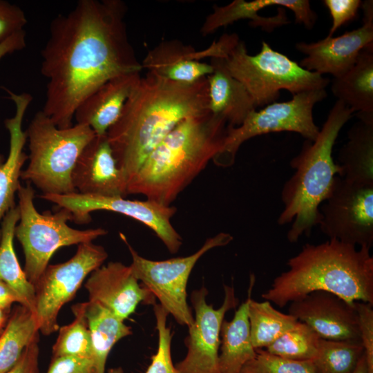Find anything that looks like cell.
<instances>
[{"label": "cell", "instance_id": "22", "mask_svg": "<svg viewBox=\"0 0 373 373\" xmlns=\"http://www.w3.org/2000/svg\"><path fill=\"white\" fill-rule=\"evenodd\" d=\"M211 64L213 71L207 77L209 111L222 117L227 126L237 127L256 109L254 102L245 87L229 73L223 59L212 58Z\"/></svg>", "mask_w": 373, "mask_h": 373}, {"label": "cell", "instance_id": "45", "mask_svg": "<svg viewBox=\"0 0 373 373\" xmlns=\"http://www.w3.org/2000/svg\"><path fill=\"white\" fill-rule=\"evenodd\" d=\"M107 373H124V371L121 367H118L110 369Z\"/></svg>", "mask_w": 373, "mask_h": 373}, {"label": "cell", "instance_id": "38", "mask_svg": "<svg viewBox=\"0 0 373 373\" xmlns=\"http://www.w3.org/2000/svg\"><path fill=\"white\" fill-rule=\"evenodd\" d=\"M323 2L332 19L328 37H332L340 27L353 20L362 5L360 0H324Z\"/></svg>", "mask_w": 373, "mask_h": 373}, {"label": "cell", "instance_id": "40", "mask_svg": "<svg viewBox=\"0 0 373 373\" xmlns=\"http://www.w3.org/2000/svg\"><path fill=\"white\" fill-rule=\"evenodd\" d=\"M39 337L23 350L17 363L6 373H39Z\"/></svg>", "mask_w": 373, "mask_h": 373}, {"label": "cell", "instance_id": "32", "mask_svg": "<svg viewBox=\"0 0 373 373\" xmlns=\"http://www.w3.org/2000/svg\"><path fill=\"white\" fill-rule=\"evenodd\" d=\"M74 320L59 328V334L52 346V357L64 356L93 358V346L84 313V303L71 307Z\"/></svg>", "mask_w": 373, "mask_h": 373}, {"label": "cell", "instance_id": "18", "mask_svg": "<svg viewBox=\"0 0 373 373\" xmlns=\"http://www.w3.org/2000/svg\"><path fill=\"white\" fill-rule=\"evenodd\" d=\"M76 191L108 197L127 195V180L118 167L106 134L95 135L79 155L72 173Z\"/></svg>", "mask_w": 373, "mask_h": 373}, {"label": "cell", "instance_id": "15", "mask_svg": "<svg viewBox=\"0 0 373 373\" xmlns=\"http://www.w3.org/2000/svg\"><path fill=\"white\" fill-rule=\"evenodd\" d=\"M363 24L360 28L337 37H327L312 43L298 42L296 48L305 55L298 64L302 68L320 75L338 77L356 61L361 51L373 44V1L362 2Z\"/></svg>", "mask_w": 373, "mask_h": 373}, {"label": "cell", "instance_id": "4", "mask_svg": "<svg viewBox=\"0 0 373 373\" xmlns=\"http://www.w3.org/2000/svg\"><path fill=\"white\" fill-rule=\"evenodd\" d=\"M227 128L210 111L182 121L146 158L128 182L127 195L171 206L220 151Z\"/></svg>", "mask_w": 373, "mask_h": 373}, {"label": "cell", "instance_id": "39", "mask_svg": "<svg viewBox=\"0 0 373 373\" xmlns=\"http://www.w3.org/2000/svg\"><path fill=\"white\" fill-rule=\"evenodd\" d=\"M46 373H96L91 358L64 356L52 357Z\"/></svg>", "mask_w": 373, "mask_h": 373}, {"label": "cell", "instance_id": "10", "mask_svg": "<svg viewBox=\"0 0 373 373\" xmlns=\"http://www.w3.org/2000/svg\"><path fill=\"white\" fill-rule=\"evenodd\" d=\"M120 238L126 245L132 258L130 265L137 278L160 301L178 323L189 327L193 316L187 303V283L189 276L198 260L209 250L228 245L231 235L220 232L208 238L194 254L185 257L164 260H151L140 255L128 243L126 236Z\"/></svg>", "mask_w": 373, "mask_h": 373}, {"label": "cell", "instance_id": "27", "mask_svg": "<svg viewBox=\"0 0 373 373\" xmlns=\"http://www.w3.org/2000/svg\"><path fill=\"white\" fill-rule=\"evenodd\" d=\"M84 313L91 336L96 373H105L108 356L122 338L132 334V328L101 304L84 303Z\"/></svg>", "mask_w": 373, "mask_h": 373}, {"label": "cell", "instance_id": "34", "mask_svg": "<svg viewBox=\"0 0 373 373\" xmlns=\"http://www.w3.org/2000/svg\"><path fill=\"white\" fill-rule=\"evenodd\" d=\"M256 356L242 368L240 373H315L312 361H294L256 350Z\"/></svg>", "mask_w": 373, "mask_h": 373}, {"label": "cell", "instance_id": "3", "mask_svg": "<svg viewBox=\"0 0 373 373\" xmlns=\"http://www.w3.org/2000/svg\"><path fill=\"white\" fill-rule=\"evenodd\" d=\"M370 249L329 239L306 244L287 262L288 269L276 276L262 297L279 307L307 294L332 293L351 305H373V257Z\"/></svg>", "mask_w": 373, "mask_h": 373}, {"label": "cell", "instance_id": "41", "mask_svg": "<svg viewBox=\"0 0 373 373\" xmlns=\"http://www.w3.org/2000/svg\"><path fill=\"white\" fill-rule=\"evenodd\" d=\"M26 47L25 30L19 31L0 44V60L8 54L21 50Z\"/></svg>", "mask_w": 373, "mask_h": 373}, {"label": "cell", "instance_id": "14", "mask_svg": "<svg viewBox=\"0 0 373 373\" xmlns=\"http://www.w3.org/2000/svg\"><path fill=\"white\" fill-rule=\"evenodd\" d=\"M224 291L223 303L217 309L207 303L208 291L205 287L191 292L190 301L194 311L193 322L184 340L186 354L175 365L180 373H220L221 325L226 313L235 309L239 302L233 286L224 285Z\"/></svg>", "mask_w": 373, "mask_h": 373}, {"label": "cell", "instance_id": "20", "mask_svg": "<svg viewBox=\"0 0 373 373\" xmlns=\"http://www.w3.org/2000/svg\"><path fill=\"white\" fill-rule=\"evenodd\" d=\"M140 78V73H133L104 84L77 106L73 117L76 124L89 126L95 135H106L119 119Z\"/></svg>", "mask_w": 373, "mask_h": 373}, {"label": "cell", "instance_id": "31", "mask_svg": "<svg viewBox=\"0 0 373 373\" xmlns=\"http://www.w3.org/2000/svg\"><path fill=\"white\" fill-rule=\"evenodd\" d=\"M363 354L360 341L321 338L312 362L315 373H353Z\"/></svg>", "mask_w": 373, "mask_h": 373}, {"label": "cell", "instance_id": "44", "mask_svg": "<svg viewBox=\"0 0 373 373\" xmlns=\"http://www.w3.org/2000/svg\"><path fill=\"white\" fill-rule=\"evenodd\" d=\"M353 373H367V366H366V362L364 357V354L360 359Z\"/></svg>", "mask_w": 373, "mask_h": 373}, {"label": "cell", "instance_id": "1", "mask_svg": "<svg viewBox=\"0 0 373 373\" xmlns=\"http://www.w3.org/2000/svg\"><path fill=\"white\" fill-rule=\"evenodd\" d=\"M119 0H79L50 22L41 51L47 79L43 109L59 128L73 125L77 106L116 77L143 69L131 45Z\"/></svg>", "mask_w": 373, "mask_h": 373}, {"label": "cell", "instance_id": "36", "mask_svg": "<svg viewBox=\"0 0 373 373\" xmlns=\"http://www.w3.org/2000/svg\"><path fill=\"white\" fill-rule=\"evenodd\" d=\"M358 316L360 338L364 349L367 373H373V309L367 303H354Z\"/></svg>", "mask_w": 373, "mask_h": 373}, {"label": "cell", "instance_id": "16", "mask_svg": "<svg viewBox=\"0 0 373 373\" xmlns=\"http://www.w3.org/2000/svg\"><path fill=\"white\" fill-rule=\"evenodd\" d=\"M289 314L322 339L361 342L354 305L332 293L316 291L291 302Z\"/></svg>", "mask_w": 373, "mask_h": 373}, {"label": "cell", "instance_id": "8", "mask_svg": "<svg viewBox=\"0 0 373 373\" xmlns=\"http://www.w3.org/2000/svg\"><path fill=\"white\" fill-rule=\"evenodd\" d=\"M19 220L15 236L21 245L25 257L23 271L35 286L55 252L61 247L93 242L107 233L103 228L79 230L68 225L72 215L61 208L55 213H39L35 207V191L30 183L18 191Z\"/></svg>", "mask_w": 373, "mask_h": 373}, {"label": "cell", "instance_id": "30", "mask_svg": "<svg viewBox=\"0 0 373 373\" xmlns=\"http://www.w3.org/2000/svg\"><path fill=\"white\" fill-rule=\"evenodd\" d=\"M249 321L255 350L266 348L299 322L291 314L276 309L268 300L258 302L252 299L249 305Z\"/></svg>", "mask_w": 373, "mask_h": 373}, {"label": "cell", "instance_id": "42", "mask_svg": "<svg viewBox=\"0 0 373 373\" xmlns=\"http://www.w3.org/2000/svg\"><path fill=\"white\" fill-rule=\"evenodd\" d=\"M21 304L17 294L3 280L0 279V304Z\"/></svg>", "mask_w": 373, "mask_h": 373}, {"label": "cell", "instance_id": "21", "mask_svg": "<svg viewBox=\"0 0 373 373\" xmlns=\"http://www.w3.org/2000/svg\"><path fill=\"white\" fill-rule=\"evenodd\" d=\"M6 90L10 95V99L14 102L16 111L13 117L7 118L4 122L10 135L8 155L5 158L0 154V241L1 221L6 214L16 206L15 198L21 185L19 179L22 167L28 159V155L23 151L27 133L22 128V122L32 99L29 93L18 95Z\"/></svg>", "mask_w": 373, "mask_h": 373}, {"label": "cell", "instance_id": "17", "mask_svg": "<svg viewBox=\"0 0 373 373\" xmlns=\"http://www.w3.org/2000/svg\"><path fill=\"white\" fill-rule=\"evenodd\" d=\"M89 301L104 306L122 321L139 304H156L151 291L135 276L130 265L109 262L94 270L84 285Z\"/></svg>", "mask_w": 373, "mask_h": 373}, {"label": "cell", "instance_id": "2", "mask_svg": "<svg viewBox=\"0 0 373 373\" xmlns=\"http://www.w3.org/2000/svg\"><path fill=\"white\" fill-rule=\"evenodd\" d=\"M207 79L169 80L148 71L106 135L127 185L153 150L182 121L209 111Z\"/></svg>", "mask_w": 373, "mask_h": 373}, {"label": "cell", "instance_id": "13", "mask_svg": "<svg viewBox=\"0 0 373 373\" xmlns=\"http://www.w3.org/2000/svg\"><path fill=\"white\" fill-rule=\"evenodd\" d=\"M318 224L329 239L367 247L373 244V184L337 175L323 202Z\"/></svg>", "mask_w": 373, "mask_h": 373}, {"label": "cell", "instance_id": "9", "mask_svg": "<svg viewBox=\"0 0 373 373\" xmlns=\"http://www.w3.org/2000/svg\"><path fill=\"white\" fill-rule=\"evenodd\" d=\"M327 96L325 89L307 90L294 95L289 101L274 102L253 111L240 126H227L222 148L213 161L220 166H231L245 142L269 133L294 132L314 141L320 129L314 121L313 108Z\"/></svg>", "mask_w": 373, "mask_h": 373}, {"label": "cell", "instance_id": "33", "mask_svg": "<svg viewBox=\"0 0 373 373\" xmlns=\"http://www.w3.org/2000/svg\"><path fill=\"white\" fill-rule=\"evenodd\" d=\"M321 338L306 324L299 321L266 347L269 353L294 361H312Z\"/></svg>", "mask_w": 373, "mask_h": 373}, {"label": "cell", "instance_id": "26", "mask_svg": "<svg viewBox=\"0 0 373 373\" xmlns=\"http://www.w3.org/2000/svg\"><path fill=\"white\" fill-rule=\"evenodd\" d=\"M331 90L354 113L373 114V44L361 51L348 70L334 78Z\"/></svg>", "mask_w": 373, "mask_h": 373}, {"label": "cell", "instance_id": "28", "mask_svg": "<svg viewBox=\"0 0 373 373\" xmlns=\"http://www.w3.org/2000/svg\"><path fill=\"white\" fill-rule=\"evenodd\" d=\"M19 220V211L16 205L6 214L1 223L0 279L17 294L20 305L34 314L35 288L21 269L14 249L15 229Z\"/></svg>", "mask_w": 373, "mask_h": 373}, {"label": "cell", "instance_id": "6", "mask_svg": "<svg viewBox=\"0 0 373 373\" xmlns=\"http://www.w3.org/2000/svg\"><path fill=\"white\" fill-rule=\"evenodd\" d=\"M29 162L21 179L43 194L77 192L72 173L85 146L95 133L88 126L75 124L58 128L42 111L37 112L26 130Z\"/></svg>", "mask_w": 373, "mask_h": 373}, {"label": "cell", "instance_id": "11", "mask_svg": "<svg viewBox=\"0 0 373 373\" xmlns=\"http://www.w3.org/2000/svg\"><path fill=\"white\" fill-rule=\"evenodd\" d=\"M108 254L93 242L78 245L68 260L48 265L34 286V316L39 332L48 336L59 329L57 318L61 307L70 301L85 278L102 265Z\"/></svg>", "mask_w": 373, "mask_h": 373}, {"label": "cell", "instance_id": "19", "mask_svg": "<svg viewBox=\"0 0 373 373\" xmlns=\"http://www.w3.org/2000/svg\"><path fill=\"white\" fill-rule=\"evenodd\" d=\"M303 8L301 0H235L224 6L215 5L213 12L206 17L200 32L205 36L241 19H250L249 25L252 27H260L262 30L271 32L289 23L285 8L298 15Z\"/></svg>", "mask_w": 373, "mask_h": 373}, {"label": "cell", "instance_id": "37", "mask_svg": "<svg viewBox=\"0 0 373 373\" xmlns=\"http://www.w3.org/2000/svg\"><path fill=\"white\" fill-rule=\"evenodd\" d=\"M28 20L18 6L0 0V44L13 34L24 30Z\"/></svg>", "mask_w": 373, "mask_h": 373}, {"label": "cell", "instance_id": "5", "mask_svg": "<svg viewBox=\"0 0 373 373\" xmlns=\"http://www.w3.org/2000/svg\"><path fill=\"white\" fill-rule=\"evenodd\" d=\"M353 113L337 100L316 138L306 140L300 153L290 162L295 171L282 189L283 209L277 222L280 225L291 224L287 233L291 243L296 242L303 234L309 236L319 223V206L327 198L335 177L341 175L332 149L341 128Z\"/></svg>", "mask_w": 373, "mask_h": 373}, {"label": "cell", "instance_id": "25", "mask_svg": "<svg viewBox=\"0 0 373 373\" xmlns=\"http://www.w3.org/2000/svg\"><path fill=\"white\" fill-rule=\"evenodd\" d=\"M254 283L255 276L251 275L247 298L238 307L231 321L224 320L222 323L218 356L220 373H240L243 366L256 356L249 321V305Z\"/></svg>", "mask_w": 373, "mask_h": 373}, {"label": "cell", "instance_id": "12", "mask_svg": "<svg viewBox=\"0 0 373 373\" xmlns=\"http://www.w3.org/2000/svg\"><path fill=\"white\" fill-rule=\"evenodd\" d=\"M41 199L69 211L72 221L84 224L91 220L90 213L104 210L121 213L135 219L151 229L171 254L182 245L181 236L173 227L171 218L176 213L173 206L146 200H128L124 197H108L74 192L68 194H42Z\"/></svg>", "mask_w": 373, "mask_h": 373}, {"label": "cell", "instance_id": "24", "mask_svg": "<svg viewBox=\"0 0 373 373\" xmlns=\"http://www.w3.org/2000/svg\"><path fill=\"white\" fill-rule=\"evenodd\" d=\"M358 121L347 133L338 164L340 177L361 184H373V114L356 113Z\"/></svg>", "mask_w": 373, "mask_h": 373}, {"label": "cell", "instance_id": "7", "mask_svg": "<svg viewBox=\"0 0 373 373\" xmlns=\"http://www.w3.org/2000/svg\"><path fill=\"white\" fill-rule=\"evenodd\" d=\"M223 59L229 73L245 87L256 108L276 102L280 90L294 95L325 89L329 83L328 78L302 68L265 41L259 52L251 55L240 40Z\"/></svg>", "mask_w": 373, "mask_h": 373}, {"label": "cell", "instance_id": "29", "mask_svg": "<svg viewBox=\"0 0 373 373\" xmlns=\"http://www.w3.org/2000/svg\"><path fill=\"white\" fill-rule=\"evenodd\" d=\"M37 337L39 329L34 314L28 308L17 304L12 309L0 336V373L8 372L19 360L25 348Z\"/></svg>", "mask_w": 373, "mask_h": 373}, {"label": "cell", "instance_id": "35", "mask_svg": "<svg viewBox=\"0 0 373 373\" xmlns=\"http://www.w3.org/2000/svg\"><path fill=\"white\" fill-rule=\"evenodd\" d=\"M153 306L158 333V346L145 373H180L173 365L171 357L172 333L166 325L169 314L160 304Z\"/></svg>", "mask_w": 373, "mask_h": 373}, {"label": "cell", "instance_id": "43", "mask_svg": "<svg viewBox=\"0 0 373 373\" xmlns=\"http://www.w3.org/2000/svg\"><path fill=\"white\" fill-rule=\"evenodd\" d=\"M12 305L10 304H0V336L3 334L8 322Z\"/></svg>", "mask_w": 373, "mask_h": 373}, {"label": "cell", "instance_id": "23", "mask_svg": "<svg viewBox=\"0 0 373 373\" xmlns=\"http://www.w3.org/2000/svg\"><path fill=\"white\" fill-rule=\"evenodd\" d=\"M195 49L178 41H166L149 51L142 62L146 68L159 76L180 83H193L211 75V64L195 59Z\"/></svg>", "mask_w": 373, "mask_h": 373}]
</instances>
